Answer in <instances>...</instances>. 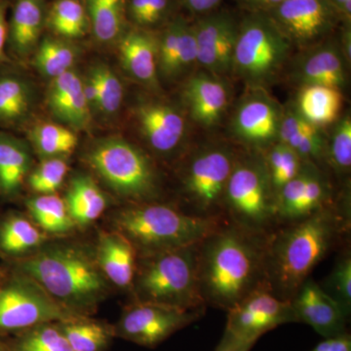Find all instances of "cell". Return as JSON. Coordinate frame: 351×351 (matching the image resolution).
<instances>
[{"label": "cell", "mask_w": 351, "mask_h": 351, "mask_svg": "<svg viewBox=\"0 0 351 351\" xmlns=\"http://www.w3.org/2000/svg\"><path fill=\"white\" fill-rule=\"evenodd\" d=\"M265 239L223 219L201 240L197 279L205 306L226 313L254 291L267 287Z\"/></svg>", "instance_id": "7a4b0ae2"}, {"label": "cell", "mask_w": 351, "mask_h": 351, "mask_svg": "<svg viewBox=\"0 0 351 351\" xmlns=\"http://www.w3.org/2000/svg\"><path fill=\"white\" fill-rule=\"evenodd\" d=\"M83 92L91 112L93 110H99L100 92H99L98 82L91 71L87 77L83 80Z\"/></svg>", "instance_id": "bcb514c9"}, {"label": "cell", "mask_w": 351, "mask_h": 351, "mask_svg": "<svg viewBox=\"0 0 351 351\" xmlns=\"http://www.w3.org/2000/svg\"><path fill=\"white\" fill-rule=\"evenodd\" d=\"M223 1V0H178V3L193 18H196L217 10Z\"/></svg>", "instance_id": "7bdbcfd3"}, {"label": "cell", "mask_w": 351, "mask_h": 351, "mask_svg": "<svg viewBox=\"0 0 351 351\" xmlns=\"http://www.w3.org/2000/svg\"><path fill=\"white\" fill-rule=\"evenodd\" d=\"M7 24V54L23 59L38 48L46 27L45 0H14Z\"/></svg>", "instance_id": "44dd1931"}, {"label": "cell", "mask_w": 351, "mask_h": 351, "mask_svg": "<svg viewBox=\"0 0 351 351\" xmlns=\"http://www.w3.org/2000/svg\"><path fill=\"white\" fill-rule=\"evenodd\" d=\"M341 253L332 271L325 278L324 282L319 283L321 288L350 317L351 313V249L350 243L341 247Z\"/></svg>", "instance_id": "ab89813d"}, {"label": "cell", "mask_w": 351, "mask_h": 351, "mask_svg": "<svg viewBox=\"0 0 351 351\" xmlns=\"http://www.w3.org/2000/svg\"><path fill=\"white\" fill-rule=\"evenodd\" d=\"M17 334L9 351H73L57 322L43 323Z\"/></svg>", "instance_id": "f35d334b"}, {"label": "cell", "mask_w": 351, "mask_h": 351, "mask_svg": "<svg viewBox=\"0 0 351 351\" xmlns=\"http://www.w3.org/2000/svg\"><path fill=\"white\" fill-rule=\"evenodd\" d=\"M8 269L0 288V334L75 317L32 277Z\"/></svg>", "instance_id": "8fae6325"}, {"label": "cell", "mask_w": 351, "mask_h": 351, "mask_svg": "<svg viewBox=\"0 0 351 351\" xmlns=\"http://www.w3.org/2000/svg\"><path fill=\"white\" fill-rule=\"evenodd\" d=\"M283 105L269 90L245 88L226 120L225 137L241 149L262 152L279 141Z\"/></svg>", "instance_id": "7c38bea8"}, {"label": "cell", "mask_w": 351, "mask_h": 351, "mask_svg": "<svg viewBox=\"0 0 351 351\" xmlns=\"http://www.w3.org/2000/svg\"><path fill=\"white\" fill-rule=\"evenodd\" d=\"M240 149L225 136H197L173 166L178 195L173 204L196 218L223 219L226 184Z\"/></svg>", "instance_id": "277c9868"}, {"label": "cell", "mask_w": 351, "mask_h": 351, "mask_svg": "<svg viewBox=\"0 0 351 351\" xmlns=\"http://www.w3.org/2000/svg\"><path fill=\"white\" fill-rule=\"evenodd\" d=\"M68 172L66 157L43 159V162L29 172L27 184L39 195H52L61 188Z\"/></svg>", "instance_id": "60d3db41"}, {"label": "cell", "mask_w": 351, "mask_h": 351, "mask_svg": "<svg viewBox=\"0 0 351 351\" xmlns=\"http://www.w3.org/2000/svg\"><path fill=\"white\" fill-rule=\"evenodd\" d=\"M57 323L73 351H107L115 338L113 326L90 316H75Z\"/></svg>", "instance_id": "4dcf8cb0"}, {"label": "cell", "mask_w": 351, "mask_h": 351, "mask_svg": "<svg viewBox=\"0 0 351 351\" xmlns=\"http://www.w3.org/2000/svg\"><path fill=\"white\" fill-rule=\"evenodd\" d=\"M206 309L188 311L149 302H133L124 309L117 324L115 338L145 348H156L176 332L204 316Z\"/></svg>", "instance_id": "4fadbf2b"}, {"label": "cell", "mask_w": 351, "mask_h": 351, "mask_svg": "<svg viewBox=\"0 0 351 351\" xmlns=\"http://www.w3.org/2000/svg\"><path fill=\"white\" fill-rule=\"evenodd\" d=\"M29 219L44 233L52 235H64L76 228L69 217L66 202L60 196L39 195L25 201Z\"/></svg>", "instance_id": "d6a6232c"}, {"label": "cell", "mask_w": 351, "mask_h": 351, "mask_svg": "<svg viewBox=\"0 0 351 351\" xmlns=\"http://www.w3.org/2000/svg\"><path fill=\"white\" fill-rule=\"evenodd\" d=\"M90 167L127 204L162 201V173L138 145L123 138H103L89 149Z\"/></svg>", "instance_id": "ba28073f"}, {"label": "cell", "mask_w": 351, "mask_h": 351, "mask_svg": "<svg viewBox=\"0 0 351 351\" xmlns=\"http://www.w3.org/2000/svg\"><path fill=\"white\" fill-rule=\"evenodd\" d=\"M292 45L265 12L240 17L232 58V80L249 89H265L283 82Z\"/></svg>", "instance_id": "52a82bcc"}, {"label": "cell", "mask_w": 351, "mask_h": 351, "mask_svg": "<svg viewBox=\"0 0 351 351\" xmlns=\"http://www.w3.org/2000/svg\"><path fill=\"white\" fill-rule=\"evenodd\" d=\"M32 163L31 145L0 130V198L14 200L20 195Z\"/></svg>", "instance_id": "d4e9b609"}, {"label": "cell", "mask_w": 351, "mask_h": 351, "mask_svg": "<svg viewBox=\"0 0 351 351\" xmlns=\"http://www.w3.org/2000/svg\"><path fill=\"white\" fill-rule=\"evenodd\" d=\"M46 27L66 40L83 38L90 29L84 1L55 0L48 9Z\"/></svg>", "instance_id": "836d02e7"}, {"label": "cell", "mask_w": 351, "mask_h": 351, "mask_svg": "<svg viewBox=\"0 0 351 351\" xmlns=\"http://www.w3.org/2000/svg\"><path fill=\"white\" fill-rule=\"evenodd\" d=\"M226 313L225 332L254 345L265 332L297 322L290 302L278 299L267 287L254 291Z\"/></svg>", "instance_id": "e0dca14e"}, {"label": "cell", "mask_w": 351, "mask_h": 351, "mask_svg": "<svg viewBox=\"0 0 351 351\" xmlns=\"http://www.w3.org/2000/svg\"><path fill=\"white\" fill-rule=\"evenodd\" d=\"M199 242L137 257L135 276L130 289L133 302H149L188 311L207 309L198 289Z\"/></svg>", "instance_id": "8992f818"}, {"label": "cell", "mask_w": 351, "mask_h": 351, "mask_svg": "<svg viewBox=\"0 0 351 351\" xmlns=\"http://www.w3.org/2000/svg\"><path fill=\"white\" fill-rule=\"evenodd\" d=\"M95 252L108 282L114 287L130 291L137 263V253L130 242L115 230L101 232Z\"/></svg>", "instance_id": "cb8c5ba5"}, {"label": "cell", "mask_w": 351, "mask_h": 351, "mask_svg": "<svg viewBox=\"0 0 351 351\" xmlns=\"http://www.w3.org/2000/svg\"><path fill=\"white\" fill-rule=\"evenodd\" d=\"M338 39L343 56L351 64V24L341 23L338 29Z\"/></svg>", "instance_id": "681fc988"}, {"label": "cell", "mask_w": 351, "mask_h": 351, "mask_svg": "<svg viewBox=\"0 0 351 351\" xmlns=\"http://www.w3.org/2000/svg\"><path fill=\"white\" fill-rule=\"evenodd\" d=\"M48 239L32 219L18 212L0 216V258L17 262L38 250Z\"/></svg>", "instance_id": "484cf974"}, {"label": "cell", "mask_w": 351, "mask_h": 351, "mask_svg": "<svg viewBox=\"0 0 351 351\" xmlns=\"http://www.w3.org/2000/svg\"><path fill=\"white\" fill-rule=\"evenodd\" d=\"M325 165L339 189H350L351 115L345 110L331 126L325 129Z\"/></svg>", "instance_id": "83f0119b"}, {"label": "cell", "mask_w": 351, "mask_h": 351, "mask_svg": "<svg viewBox=\"0 0 351 351\" xmlns=\"http://www.w3.org/2000/svg\"><path fill=\"white\" fill-rule=\"evenodd\" d=\"M311 351H351L350 334L348 332L339 336L326 338Z\"/></svg>", "instance_id": "f6af8a7d"}, {"label": "cell", "mask_w": 351, "mask_h": 351, "mask_svg": "<svg viewBox=\"0 0 351 351\" xmlns=\"http://www.w3.org/2000/svg\"><path fill=\"white\" fill-rule=\"evenodd\" d=\"M179 101L193 126L215 132L225 125L234 103L232 80L197 69L181 83Z\"/></svg>", "instance_id": "9a60e30c"}, {"label": "cell", "mask_w": 351, "mask_h": 351, "mask_svg": "<svg viewBox=\"0 0 351 351\" xmlns=\"http://www.w3.org/2000/svg\"><path fill=\"white\" fill-rule=\"evenodd\" d=\"M0 351H7V350H4L3 348H0Z\"/></svg>", "instance_id": "db71d44e"}, {"label": "cell", "mask_w": 351, "mask_h": 351, "mask_svg": "<svg viewBox=\"0 0 351 351\" xmlns=\"http://www.w3.org/2000/svg\"><path fill=\"white\" fill-rule=\"evenodd\" d=\"M9 2L0 0V68L10 63L8 54H7V24H8Z\"/></svg>", "instance_id": "ee69618b"}, {"label": "cell", "mask_w": 351, "mask_h": 351, "mask_svg": "<svg viewBox=\"0 0 351 351\" xmlns=\"http://www.w3.org/2000/svg\"><path fill=\"white\" fill-rule=\"evenodd\" d=\"M7 274H8V269L7 267H0V288H1L2 284L5 280Z\"/></svg>", "instance_id": "816d5d0a"}, {"label": "cell", "mask_w": 351, "mask_h": 351, "mask_svg": "<svg viewBox=\"0 0 351 351\" xmlns=\"http://www.w3.org/2000/svg\"><path fill=\"white\" fill-rule=\"evenodd\" d=\"M223 219L196 218L173 203L156 201L126 204L114 212L112 223L140 257L197 243Z\"/></svg>", "instance_id": "5b68a950"}, {"label": "cell", "mask_w": 351, "mask_h": 351, "mask_svg": "<svg viewBox=\"0 0 351 351\" xmlns=\"http://www.w3.org/2000/svg\"><path fill=\"white\" fill-rule=\"evenodd\" d=\"M267 13L295 52L326 40L341 24L339 14L326 0H283Z\"/></svg>", "instance_id": "5bb4252c"}, {"label": "cell", "mask_w": 351, "mask_h": 351, "mask_svg": "<svg viewBox=\"0 0 351 351\" xmlns=\"http://www.w3.org/2000/svg\"><path fill=\"white\" fill-rule=\"evenodd\" d=\"M66 209L75 226L84 228L100 218L108 207V198L90 176L76 175L66 191Z\"/></svg>", "instance_id": "f1b7e54d"}, {"label": "cell", "mask_w": 351, "mask_h": 351, "mask_svg": "<svg viewBox=\"0 0 351 351\" xmlns=\"http://www.w3.org/2000/svg\"><path fill=\"white\" fill-rule=\"evenodd\" d=\"M223 219L262 237L278 226L276 196L260 152L240 149L226 184Z\"/></svg>", "instance_id": "9c48e42d"}, {"label": "cell", "mask_w": 351, "mask_h": 351, "mask_svg": "<svg viewBox=\"0 0 351 351\" xmlns=\"http://www.w3.org/2000/svg\"><path fill=\"white\" fill-rule=\"evenodd\" d=\"M276 199L281 189L301 172L306 161L288 145L276 143L261 152Z\"/></svg>", "instance_id": "8d00e7d4"}, {"label": "cell", "mask_w": 351, "mask_h": 351, "mask_svg": "<svg viewBox=\"0 0 351 351\" xmlns=\"http://www.w3.org/2000/svg\"><path fill=\"white\" fill-rule=\"evenodd\" d=\"M244 12H269L283 0H235Z\"/></svg>", "instance_id": "7dc6e473"}, {"label": "cell", "mask_w": 351, "mask_h": 351, "mask_svg": "<svg viewBox=\"0 0 351 351\" xmlns=\"http://www.w3.org/2000/svg\"><path fill=\"white\" fill-rule=\"evenodd\" d=\"M119 41L120 60L129 75L152 91H159L157 32L132 27Z\"/></svg>", "instance_id": "7402d4cb"}, {"label": "cell", "mask_w": 351, "mask_h": 351, "mask_svg": "<svg viewBox=\"0 0 351 351\" xmlns=\"http://www.w3.org/2000/svg\"><path fill=\"white\" fill-rule=\"evenodd\" d=\"M290 304L297 322L309 325L325 339L348 332L350 316L311 277L300 287Z\"/></svg>", "instance_id": "ffe728a7"}, {"label": "cell", "mask_w": 351, "mask_h": 351, "mask_svg": "<svg viewBox=\"0 0 351 351\" xmlns=\"http://www.w3.org/2000/svg\"><path fill=\"white\" fill-rule=\"evenodd\" d=\"M133 117L147 154L172 167L195 140L191 133L195 126L180 103L145 97L134 106Z\"/></svg>", "instance_id": "30bf717a"}, {"label": "cell", "mask_w": 351, "mask_h": 351, "mask_svg": "<svg viewBox=\"0 0 351 351\" xmlns=\"http://www.w3.org/2000/svg\"><path fill=\"white\" fill-rule=\"evenodd\" d=\"M127 0H84L90 29L100 43L119 40L125 32Z\"/></svg>", "instance_id": "1f68e13d"}, {"label": "cell", "mask_w": 351, "mask_h": 351, "mask_svg": "<svg viewBox=\"0 0 351 351\" xmlns=\"http://www.w3.org/2000/svg\"><path fill=\"white\" fill-rule=\"evenodd\" d=\"M47 104L53 115L71 128L82 130L89 125L92 112L83 92V80L75 71L52 80Z\"/></svg>", "instance_id": "603a6c76"}, {"label": "cell", "mask_w": 351, "mask_h": 351, "mask_svg": "<svg viewBox=\"0 0 351 351\" xmlns=\"http://www.w3.org/2000/svg\"><path fill=\"white\" fill-rule=\"evenodd\" d=\"M34 151L43 159L66 157L75 151L78 138L75 132L59 124L39 123L29 133Z\"/></svg>", "instance_id": "d590c367"}, {"label": "cell", "mask_w": 351, "mask_h": 351, "mask_svg": "<svg viewBox=\"0 0 351 351\" xmlns=\"http://www.w3.org/2000/svg\"><path fill=\"white\" fill-rule=\"evenodd\" d=\"M339 14L341 23L351 24V0H326Z\"/></svg>", "instance_id": "f907efd6"}, {"label": "cell", "mask_w": 351, "mask_h": 351, "mask_svg": "<svg viewBox=\"0 0 351 351\" xmlns=\"http://www.w3.org/2000/svg\"><path fill=\"white\" fill-rule=\"evenodd\" d=\"M156 32L159 82L160 80L184 82L198 69L197 45L193 20L177 14Z\"/></svg>", "instance_id": "d6986e66"}, {"label": "cell", "mask_w": 351, "mask_h": 351, "mask_svg": "<svg viewBox=\"0 0 351 351\" xmlns=\"http://www.w3.org/2000/svg\"><path fill=\"white\" fill-rule=\"evenodd\" d=\"M350 69L337 32L313 47L295 52L289 62L283 82L295 89L306 85H323L337 88L346 94L350 86Z\"/></svg>", "instance_id": "2e32d148"}, {"label": "cell", "mask_w": 351, "mask_h": 351, "mask_svg": "<svg viewBox=\"0 0 351 351\" xmlns=\"http://www.w3.org/2000/svg\"><path fill=\"white\" fill-rule=\"evenodd\" d=\"M0 68V128L18 127L27 119L32 108V87L24 76Z\"/></svg>", "instance_id": "f546056e"}, {"label": "cell", "mask_w": 351, "mask_h": 351, "mask_svg": "<svg viewBox=\"0 0 351 351\" xmlns=\"http://www.w3.org/2000/svg\"><path fill=\"white\" fill-rule=\"evenodd\" d=\"M350 189H343L332 204L270 232L265 248L270 292L290 302L318 263L350 242Z\"/></svg>", "instance_id": "6da1fadb"}, {"label": "cell", "mask_w": 351, "mask_h": 351, "mask_svg": "<svg viewBox=\"0 0 351 351\" xmlns=\"http://www.w3.org/2000/svg\"><path fill=\"white\" fill-rule=\"evenodd\" d=\"M9 269L27 274L61 306L77 316L96 313L112 289L99 265L95 248L73 240H47Z\"/></svg>", "instance_id": "3957f363"}, {"label": "cell", "mask_w": 351, "mask_h": 351, "mask_svg": "<svg viewBox=\"0 0 351 351\" xmlns=\"http://www.w3.org/2000/svg\"><path fill=\"white\" fill-rule=\"evenodd\" d=\"M77 59V49L64 38H45L39 43L34 66L45 77L54 78L71 71Z\"/></svg>", "instance_id": "e575fe53"}, {"label": "cell", "mask_w": 351, "mask_h": 351, "mask_svg": "<svg viewBox=\"0 0 351 351\" xmlns=\"http://www.w3.org/2000/svg\"><path fill=\"white\" fill-rule=\"evenodd\" d=\"M178 0H127L126 16L133 27L158 32L177 15Z\"/></svg>", "instance_id": "74e56055"}, {"label": "cell", "mask_w": 351, "mask_h": 351, "mask_svg": "<svg viewBox=\"0 0 351 351\" xmlns=\"http://www.w3.org/2000/svg\"><path fill=\"white\" fill-rule=\"evenodd\" d=\"M5 1L9 2V3L11 4L14 1V0H5Z\"/></svg>", "instance_id": "f5cc1de1"}, {"label": "cell", "mask_w": 351, "mask_h": 351, "mask_svg": "<svg viewBox=\"0 0 351 351\" xmlns=\"http://www.w3.org/2000/svg\"><path fill=\"white\" fill-rule=\"evenodd\" d=\"M341 191L328 173L314 164L304 163L301 172L277 196L278 226L300 221L332 204Z\"/></svg>", "instance_id": "ac0fdd59"}, {"label": "cell", "mask_w": 351, "mask_h": 351, "mask_svg": "<svg viewBox=\"0 0 351 351\" xmlns=\"http://www.w3.org/2000/svg\"><path fill=\"white\" fill-rule=\"evenodd\" d=\"M345 93L337 88L306 85L297 88L293 105L309 123L326 129L343 113Z\"/></svg>", "instance_id": "4316f807"}, {"label": "cell", "mask_w": 351, "mask_h": 351, "mask_svg": "<svg viewBox=\"0 0 351 351\" xmlns=\"http://www.w3.org/2000/svg\"><path fill=\"white\" fill-rule=\"evenodd\" d=\"M254 346V343L241 341L225 332L215 351H250Z\"/></svg>", "instance_id": "c3c4849f"}, {"label": "cell", "mask_w": 351, "mask_h": 351, "mask_svg": "<svg viewBox=\"0 0 351 351\" xmlns=\"http://www.w3.org/2000/svg\"><path fill=\"white\" fill-rule=\"evenodd\" d=\"M100 92L99 110L106 114L119 112L123 103L124 90L119 76L106 64L94 66L91 69Z\"/></svg>", "instance_id": "b9f144b4"}]
</instances>
